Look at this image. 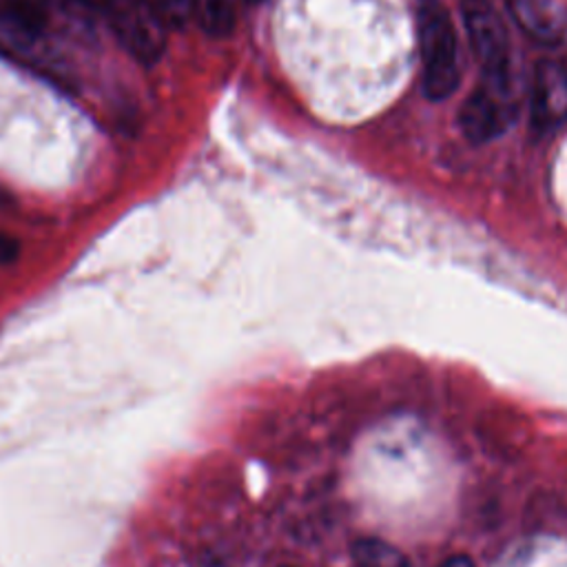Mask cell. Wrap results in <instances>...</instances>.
<instances>
[{
  "mask_svg": "<svg viewBox=\"0 0 567 567\" xmlns=\"http://www.w3.org/2000/svg\"><path fill=\"white\" fill-rule=\"evenodd\" d=\"M419 48L423 63V94L432 103L450 98L459 90V48L448 12L441 6H423L419 12Z\"/></svg>",
  "mask_w": 567,
  "mask_h": 567,
  "instance_id": "1",
  "label": "cell"
},
{
  "mask_svg": "<svg viewBox=\"0 0 567 567\" xmlns=\"http://www.w3.org/2000/svg\"><path fill=\"white\" fill-rule=\"evenodd\" d=\"M101 17L140 65H156L167 52V28L147 0H103Z\"/></svg>",
  "mask_w": 567,
  "mask_h": 567,
  "instance_id": "2",
  "label": "cell"
},
{
  "mask_svg": "<svg viewBox=\"0 0 567 567\" xmlns=\"http://www.w3.org/2000/svg\"><path fill=\"white\" fill-rule=\"evenodd\" d=\"M463 28L483 70V81L512 83L510 36L498 12L485 0H463Z\"/></svg>",
  "mask_w": 567,
  "mask_h": 567,
  "instance_id": "3",
  "label": "cell"
},
{
  "mask_svg": "<svg viewBox=\"0 0 567 567\" xmlns=\"http://www.w3.org/2000/svg\"><path fill=\"white\" fill-rule=\"evenodd\" d=\"M516 105L512 96V85H492L481 83L468 101L461 105L459 112V127L465 140L474 145H485L510 127L514 120Z\"/></svg>",
  "mask_w": 567,
  "mask_h": 567,
  "instance_id": "4",
  "label": "cell"
},
{
  "mask_svg": "<svg viewBox=\"0 0 567 567\" xmlns=\"http://www.w3.org/2000/svg\"><path fill=\"white\" fill-rule=\"evenodd\" d=\"M529 114L532 127L540 134L552 132L567 120V74L560 63L540 61L534 67Z\"/></svg>",
  "mask_w": 567,
  "mask_h": 567,
  "instance_id": "5",
  "label": "cell"
},
{
  "mask_svg": "<svg viewBox=\"0 0 567 567\" xmlns=\"http://www.w3.org/2000/svg\"><path fill=\"white\" fill-rule=\"evenodd\" d=\"M48 32V14L36 0H8L0 8V45L17 54L32 52Z\"/></svg>",
  "mask_w": 567,
  "mask_h": 567,
  "instance_id": "6",
  "label": "cell"
},
{
  "mask_svg": "<svg viewBox=\"0 0 567 567\" xmlns=\"http://www.w3.org/2000/svg\"><path fill=\"white\" fill-rule=\"evenodd\" d=\"M512 21L540 45H558L567 34V10L560 0H507Z\"/></svg>",
  "mask_w": 567,
  "mask_h": 567,
  "instance_id": "7",
  "label": "cell"
},
{
  "mask_svg": "<svg viewBox=\"0 0 567 567\" xmlns=\"http://www.w3.org/2000/svg\"><path fill=\"white\" fill-rule=\"evenodd\" d=\"M193 17L200 28L216 39H224L235 28L233 0H193Z\"/></svg>",
  "mask_w": 567,
  "mask_h": 567,
  "instance_id": "8",
  "label": "cell"
},
{
  "mask_svg": "<svg viewBox=\"0 0 567 567\" xmlns=\"http://www.w3.org/2000/svg\"><path fill=\"white\" fill-rule=\"evenodd\" d=\"M353 558L359 567H408L406 554L381 538H359L353 545Z\"/></svg>",
  "mask_w": 567,
  "mask_h": 567,
  "instance_id": "9",
  "label": "cell"
},
{
  "mask_svg": "<svg viewBox=\"0 0 567 567\" xmlns=\"http://www.w3.org/2000/svg\"><path fill=\"white\" fill-rule=\"evenodd\" d=\"M167 30H182L193 19V0H147Z\"/></svg>",
  "mask_w": 567,
  "mask_h": 567,
  "instance_id": "10",
  "label": "cell"
},
{
  "mask_svg": "<svg viewBox=\"0 0 567 567\" xmlns=\"http://www.w3.org/2000/svg\"><path fill=\"white\" fill-rule=\"evenodd\" d=\"M19 253H21V246L14 238L0 233V264H12L19 260Z\"/></svg>",
  "mask_w": 567,
  "mask_h": 567,
  "instance_id": "11",
  "label": "cell"
},
{
  "mask_svg": "<svg viewBox=\"0 0 567 567\" xmlns=\"http://www.w3.org/2000/svg\"><path fill=\"white\" fill-rule=\"evenodd\" d=\"M439 567H474V563H472V558H468V556L459 554V556H450V558H445Z\"/></svg>",
  "mask_w": 567,
  "mask_h": 567,
  "instance_id": "12",
  "label": "cell"
},
{
  "mask_svg": "<svg viewBox=\"0 0 567 567\" xmlns=\"http://www.w3.org/2000/svg\"><path fill=\"white\" fill-rule=\"evenodd\" d=\"M246 3L249 6H258V3H262V0H246Z\"/></svg>",
  "mask_w": 567,
  "mask_h": 567,
  "instance_id": "13",
  "label": "cell"
},
{
  "mask_svg": "<svg viewBox=\"0 0 567 567\" xmlns=\"http://www.w3.org/2000/svg\"><path fill=\"white\" fill-rule=\"evenodd\" d=\"M563 70H565V74H567V61H565V63H563Z\"/></svg>",
  "mask_w": 567,
  "mask_h": 567,
  "instance_id": "14",
  "label": "cell"
},
{
  "mask_svg": "<svg viewBox=\"0 0 567 567\" xmlns=\"http://www.w3.org/2000/svg\"><path fill=\"white\" fill-rule=\"evenodd\" d=\"M284 567H291V565H284Z\"/></svg>",
  "mask_w": 567,
  "mask_h": 567,
  "instance_id": "15",
  "label": "cell"
}]
</instances>
